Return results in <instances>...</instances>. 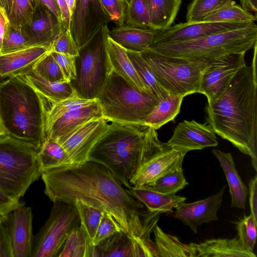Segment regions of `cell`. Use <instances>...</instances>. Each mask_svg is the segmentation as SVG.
Returning <instances> with one entry per match:
<instances>
[{"instance_id":"obj_1","label":"cell","mask_w":257,"mask_h":257,"mask_svg":"<svg viewBox=\"0 0 257 257\" xmlns=\"http://www.w3.org/2000/svg\"><path fill=\"white\" fill-rule=\"evenodd\" d=\"M44 193L53 202L73 205L77 201L109 214L121 229L130 235L151 240L157 223L143 211L144 205L124 189L103 164L90 160L75 165L43 171Z\"/></svg>"},{"instance_id":"obj_2","label":"cell","mask_w":257,"mask_h":257,"mask_svg":"<svg viewBox=\"0 0 257 257\" xmlns=\"http://www.w3.org/2000/svg\"><path fill=\"white\" fill-rule=\"evenodd\" d=\"M257 43L251 65H244L227 88L205 107L207 122L215 134L250 157L257 171Z\"/></svg>"},{"instance_id":"obj_3","label":"cell","mask_w":257,"mask_h":257,"mask_svg":"<svg viewBox=\"0 0 257 257\" xmlns=\"http://www.w3.org/2000/svg\"><path fill=\"white\" fill-rule=\"evenodd\" d=\"M144 123L111 121L91 149L88 159L106 167L127 188L140 169L171 147Z\"/></svg>"},{"instance_id":"obj_4","label":"cell","mask_w":257,"mask_h":257,"mask_svg":"<svg viewBox=\"0 0 257 257\" xmlns=\"http://www.w3.org/2000/svg\"><path fill=\"white\" fill-rule=\"evenodd\" d=\"M0 117L6 135L39 150L46 138L43 99L22 75L0 82Z\"/></svg>"},{"instance_id":"obj_5","label":"cell","mask_w":257,"mask_h":257,"mask_svg":"<svg viewBox=\"0 0 257 257\" xmlns=\"http://www.w3.org/2000/svg\"><path fill=\"white\" fill-rule=\"evenodd\" d=\"M257 43L255 22L234 30L181 42L152 45L149 49L174 57L214 60L234 53H245Z\"/></svg>"},{"instance_id":"obj_6","label":"cell","mask_w":257,"mask_h":257,"mask_svg":"<svg viewBox=\"0 0 257 257\" xmlns=\"http://www.w3.org/2000/svg\"><path fill=\"white\" fill-rule=\"evenodd\" d=\"M97 99L107 121L143 123L160 101L112 69Z\"/></svg>"},{"instance_id":"obj_7","label":"cell","mask_w":257,"mask_h":257,"mask_svg":"<svg viewBox=\"0 0 257 257\" xmlns=\"http://www.w3.org/2000/svg\"><path fill=\"white\" fill-rule=\"evenodd\" d=\"M37 151L30 145L8 135H0V188L20 200L41 176Z\"/></svg>"},{"instance_id":"obj_8","label":"cell","mask_w":257,"mask_h":257,"mask_svg":"<svg viewBox=\"0 0 257 257\" xmlns=\"http://www.w3.org/2000/svg\"><path fill=\"white\" fill-rule=\"evenodd\" d=\"M109 29L103 26L76 57V76L70 82L81 97L97 99L112 70L107 49Z\"/></svg>"},{"instance_id":"obj_9","label":"cell","mask_w":257,"mask_h":257,"mask_svg":"<svg viewBox=\"0 0 257 257\" xmlns=\"http://www.w3.org/2000/svg\"><path fill=\"white\" fill-rule=\"evenodd\" d=\"M141 53L161 86L170 94L184 97L199 93L201 75L213 60L168 56L149 49Z\"/></svg>"},{"instance_id":"obj_10","label":"cell","mask_w":257,"mask_h":257,"mask_svg":"<svg viewBox=\"0 0 257 257\" xmlns=\"http://www.w3.org/2000/svg\"><path fill=\"white\" fill-rule=\"evenodd\" d=\"M53 203L48 219L33 237L32 257H57L70 232L80 223L74 205Z\"/></svg>"},{"instance_id":"obj_11","label":"cell","mask_w":257,"mask_h":257,"mask_svg":"<svg viewBox=\"0 0 257 257\" xmlns=\"http://www.w3.org/2000/svg\"><path fill=\"white\" fill-rule=\"evenodd\" d=\"M245 53L225 55L213 60L204 70L199 93L205 95L207 102L219 97L237 72L246 65Z\"/></svg>"},{"instance_id":"obj_12","label":"cell","mask_w":257,"mask_h":257,"mask_svg":"<svg viewBox=\"0 0 257 257\" xmlns=\"http://www.w3.org/2000/svg\"><path fill=\"white\" fill-rule=\"evenodd\" d=\"M109 21L99 0H76L70 31L79 50Z\"/></svg>"},{"instance_id":"obj_13","label":"cell","mask_w":257,"mask_h":257,"mask_svg":"<svg viewBox=\"0 0 257 257\" xmlns=\"http://www.w3.org/2000/svg\"><path fill=\"white\" fill-rule=\"evenodd\" d=\"M107 121L103 117L94 118L57 140L68 153L73 165L88 160L91 149L108 128Z\"/></svg>"},{"instance_id":"obj_14","label":"cell","mask_w":257,"mask_h":257,"mask_svg":"<svg viewBox=\"0 0 257 257\" xmlns=\"http://www.w3.org/2000/svg\"><path fill=\"white\" fill-rule=\"evenodd\" d=\"M252 23L207 22L202 20L196 22L181 23L159 31L153 45L196 39L245 27Z\"/></svg>"},{"instance_id":"obj_15","label":"cell","mask_w":257,"mask_h":257,"mask_svg":"<svg viewBox=\"0 0 257 257\" xmlns=\"http://www.w3.org/2000/svg\"><path fill=\"white\" fill-rule=\"evenodd\" d=\"M158 257L154 243L118 231L94 246L93 257Z\"/></svg>"},{"instance_id":"obj_16","label":"cell","mask_w":257,"mask_h":257,"mask_svg":"<svg viewBox=\"0 0 257 257\" xmlns=\"http://www.w3.org/2000/svg\"><path fill=\"white\" fill-rule=\"evenodd\" d=\"M167 143L172 148L186 153L218 145L215 132L207 123L184 120L175 127Z\"/></svg>"},{"instance_id":"obj_17","label":"cell","mask_w":257,"mask_h":257,"mask_svg":"<svg viewBox=\"0 0 257 257\" xmlns=\"http://www.w3.org/2000/svg\"><path fill=\"white\" fill-rule=\"evenodd\" d=\"M10 233L13 257H32L33 213L25 204L8 213L5 220Z\"/></svg>"},{"instance_id":"obj_18","label":"cell","mask_w":257,"mask_h":257,"mask_svg":"<svg viewBox=\"0 0 257 257\" xmlns=\"http://www.w3.org/2000/svg\"><path fill=\"white\" fill-rule=\"evenodd\" d=\"M225 188L223 186L217 193L203 200L180 203L175 208V217L197 233L200 225L218 220L217 212L221 206Z\"/></svg>"},{"instance_id":"obj_19","label":"cell","mask_w":257,"mask_h":257,"mask_svg":"<svg viewBox=\"0 0 257 257\" xmlns=\"http://www.w3.org/2000/svg\"><path fill=\"white\" fill-rule=\"evenodd\" d=\"M23 27L33 47L49 49L63 29L61 20L39 0L31 22Z\"/></svg>"},{"instance_id":"obj_20","label":"cell","mask_w":257,"mask_h":257,"mask_svg":"<svg viewBox=\"0 0 257 257\" xmlns=\"http://www.w3.org/2000/svg\"><path fill=\"white\" fill-rule=\"evenodd\" d=\"M186 153L170 148L147 163L132 180L131 186H145L164 174L182 168Z\"/></svg>"},{"instance_id":"obj_21","label":"cell","mask_w":257,"mask_h":257,"mask_svg":"<svg viewBox=\"0 0 257 257\" xmlns=\"http://www.w3.org/2000/svg\"><path fill=\"white\" fill-rule=\"evenodd\" d=\"M49 52L48 48L37 46L0 54V82L26 74Z\"/></svg>"},{"instance_id":"obj_22","label":"cell","mask_w":257,"mask_h":257,"mask_svg":"<svg viewBox=\"0 0 257 257\" xmlns=\"http://www.w3.org/2000/svg\"><path fill=\"white\" fill-rule=\"evenodd\" d=\"M103 117L97 99L88 106L68 111L45 128L46 138L56 140L94 118Z\"/></svg>"},{"instance_id":"obj_23","label":"cell","mask_w":257,"mask_h":257,"mask_svg":"<svg viewBox=\"0 0 257 257\" xmlns=\"http://www.w3.org/2000/svg\"><path fill=\"white\" fill-rule=\"evenodd\" d=\"M159 31L124 24L108 31V36L126 50L142 52L153 44Z\"/></svg>"},{"instance_id":"obj_24","label":"cell","mask_w":257,"mask_h":257,"mask_svg":"<svg viewBox=\"0 0 257 257\" xmlns=\"http://www.w3.org/2000/svg\"><path fill=\"white\" fill-rule=\"evenodd\" d=\"M194 257H255L242 246L237 237L233 238H213L199 243L189 244Z\"/></svg>"},{"instance_id":"obj_25","label":"cell","mask_w":257,"mask_h":257,"mask_svg":"<svg viewBox=\"0 0 257 257\" xmlns=\"http://www.w3.org/2000/svg\"><path fill=\"white\" fill-rule=\"evenodd\" d=\"M127 190L145 205L149 212L153 213H172L173 208L186 200L185 197L174 193H162L146 186H132Z\"/></svg>"},{"instance_id":"obj_26","label":"cell","mask_w":257,"mask_h":257,"mask_svg":"<svg viewBox=\"0 0 257 257\" xmlns=\"http://www.w3.org/2000/svg\"><path fill=\"white\" fill-rule=\"evenodd\" d=\"M211 151L218 160L225 175L231 196V207L244 209L248 190L238 173L232 155L230 153L216 149Z\"/></svg>"},{"instance_id":"obj_27","label":"cell","mask_w":257,"mask_h":257,"mask_svg":"<svg viewBox=\"0 0 257 257\" xmlns=\"http://www.w3.org/2000/svg\"><path fill=\"white\" fill-rule=\"evenodd\" d=\"M107 49L112 69L135 87L151 93L136 71L126 50L110 39L108 34Z\"/></svg>"},{"instance_id":"obj_28","label":"cell","mask_w":257,"mask_h":257,"mask_svg":"<svg viewBox=\"0 0 257 257\" xmlns=\"http://www.w3.org/2000/svg\"><path fill=\"white\" fill-rule=\"evenodd\" d=\"M151 29L161 31L172 26L182 0H146Z\"/></svg>"},{"instance_id":"obj_29","label":"cell","mask_w":257,"mask_h":257,"mask_svg":"<svg viewBox=\"0 0 257 257\" xmlns=\"http://www.w3.org/2000/svg\"><path fill=\"white\" fill-rule=\"evenodd\" d=\"M22 76L38 93L52 101L63 100L75 92L70 82L50 81L33 69Z\"/></svg>"},{"instance_id":"obj_30","label":"cell","mask_w":257,"mask_h":257,"mask_svg":"<svg viewBox=\"0 0 257 257\" xmlns=\"http://www.w3.org/2000/svg\"><path fill=\"white\" fill-rule=\"evenodd\" d=\"M37 157L42 171L73 165L63 146L52 138H45L37 151Z\"/></svg>"},{"instance_id":"obj_31","label":"cell","mask_w":257,"mask_h":257,"mask_svg":"<svg viewBox=\"0 0 257 257\" xmlns=\"http://www.w3.org/2000/svg\"><path fill=\"white\" fill-rule=\"evenodd\" d=\"M153 231L158 257H194L193 251L189 244L183 243L176 236L165 233L157 223Z\"/></svg>"},{"instance_id":"obj_32","label":"cell","mask_w":257,"mask_h":257,"mask_svg":"<svg viewBox=\"0 0 257 257\" xmlns=\"http://www.w3.org/2000/svg\"><path fill=\"white\" fill-rule=\"evenodd\" d=\"M94 246L80 224L69 233L57 257H93Z\"/></svg>"},{"instance_id":"obj_33","label":"cell","mask_w":257,"mask_h":257,"mask_svg":"<svg viewBox=\"0 0 257 257\" xmlns=\"http://www.w3.org/2000/svg\"><path fill=\"white\" fill-rule=\"evenodd\" d=\"M42 97L45 110V130L67 112L88 106L97 100L82 98L76 92L58 101H52L42 96Z\"/></svg>"},{"instance_id":"obj_34","label":"cell","mask_w":257,"mask_h":257,"mask_svg":"<svg viewBox=\"0 0 257 257\" xmlns=\"http://www.w3.org/2000/svg\"><path fill=\"white\" fill-rule=\"evenodd\" d=\"M184 97L170 94L160 101L153 110L145 118L143 123L157 130L172 121L180 111Z\"/></svg>"},{"instance_id":"obj_35","label":"cell","mask_w":257,"mask_h":257,"mask_svg":"<svg viewBox=\"0 0 257 257\" xmlns=\"http://www.w3.org/2000/svg\"><path fill=\"white\" fill-rule=\"evenodd\" d=\"M202 20L252 23L256 21V16L236 4L233 0H225L219 6L204 17Z\"/></svg>"},{"instance_id":"obj_36","label":"cell","mask_w":257,"mask_h":257,"mask_svg":"<svg viewBox=\"0 0 257 257\" xmlns=\"http://www.w3.org/2000/svg\"><path fill=\"white\" fill-rule=\"evenodd\" d=\"M126 51L136 71L150 92L160 101L166 98L169 93L159 84L141 52Z\"/></svg>"},{"instance_id":"obj_37","label":"cell","mask_w":257,"mask_h":257,"mask_svg":"<svg viewBox=\"0 0 257 257\" xmlns=\"http://www.w3.org/2000/svg\"><path fill=\"white\" fill-rule=\"evenodd\" d=\"M31 47L33 46L23 27L14 25L8 22L3 36L1 53L6 54Z\"/></svg>"},{"instance_id":"obj_38","label":"cell","mask_w":257,"mask_h":257,"mask_svg":"<svg viewBox=\"0 0 257 257\" xmlns=\"http://www.w3.org/2000/svg\"><path fill=\"white\" fill-rule=\"evenodd\" d=\"M188 184L182 168L164 174L144 186L164 194H176Z\"/></svg>"},{"instance_id":"obj_39","label":"cell","mask_w":257,"mask_h":257,"mask_svg":"<svg viewBox=\"0 0 257 257\" xmlns=\"http://www.w3.org/2000/svg\"><path fill=\"white\" fill-rule=\"evenodd\" d=\"M73 205L77 209L80 224L84 227L92 242L103 211L79 201L75 202Z\"/></svg>"},{"instance_id":"obj_40","label":"cell","mask_w":257,"mask_h":257,"mask_svg":"<svg viewBox=\"0 0 257 257\" xmlns=\"http://www.w3.org/2000/svg\"><path fill=\"white\" fill-rule=\"evenodd\" d=\"M38 0H13L11 12L8 16L12 25L24 26L31 21Z\"/></svg>"},{"instance_id":"obj_41","label":"cell","mask_w":257,"mask_h":257,"mask_svg":"<svg viewBox=\"0 0 257 257\" xmlns=\"http://www.w3.org/2000/svg\"><path fill=\"white\" fill-rule=\"evenodd\" d=\"M234 223L238 233L237 237L242 246L247 250L253 252L256 238L257 222L250 214L248 216L244 215Z\"/></svg>"},{"instance_id":"obj_42","label":"cell","mask_w":257,"mask_h":257,"mask_svg":"<svg viewBox=\"0 0 257 257\" xmlns=\"http://www.w3.org/2000/svg\"><path fill=\"white\" fill-rule=\"evenodd\" d=\"M126 25L150 28L146 0H131L126 7Z\"/></svg>"},{"instance_id":"obj_43","label":"cell","mask_w":257,"mask_h":257,"mask_svg":"<svg viewBox=\"0 0 257 257\" xmlns=\"http://www.w3.org/2000/svg\"><path fill=\"white\" fill-rule=\"evenodd\" d=\"M33 70L43 78L50 81L67 82L65 80L59 65L50 52L36 63Z\"/></svg>"},{"instance_id":"obj_44","label":"cell","mask_w":257,"mask_h":257,"mask_svg":"<svg viewBox=\"0 0 257 257\" xmlns=\"http://www.w3.org/2000/svg\"><path fill=\"white\" fill-rule=\"evenodd\" d=\"M225 0H192L187 7V22L202 21L203 18L219 6Z\"/></svg>"},{"instance_id":"obj_45","label":"cell","mask_w":257,"mask_h":257,"mask_svg":"<svg viewBox=\"0 0 257 257\" xmlns=\"http://www.w3.org/2000/svg\"><path fill=\"white\" fill-rule=\"evenodd\" d=\"M50 51L75 57L78 56L79 48L70 29H63L53 42Z\"/></svg>"},{"instance_id":"obj_46","label":"cell","mask_w":257,"mask_h":257,"mask_svg":"<svg viewBox=\"0 0 257 257\" xmlns=\"http://www.w3.org/2000/svg\"><path fill=\"white\" fill-rule=\"evenodd\" d=\"M110 21L118 26L125 24L126 5L123 0H99Z\"/></svg>"},{"instance_id":"obj_47","label":"cell","mask_w":257,"mask_h":257,"mask_svg":"<svg viewBox=\"0 0 257 257\" xmlns=\"http://www.w3.org/2000/svg\"><path fill=\"white\" fill-rule=\"evenodd\" d=\"M120 230H122L113 218L108 213L103 212L92 240V245H96L101 241Z\"/></svg>"},{"instance_id":"obj_48","label":"cell","mask_w":257,"mask_h":257,"mask_svg":"<svg viewBox=\"0 0 257 257\" xmlns=\"http://www.w3.org/2000/svg\"><path fill=\"white\" fill-rule=\"evenodd\" d=\"M59 65L65 80L70 82L76 76L75 56L69 54L50 52Z\"/></svg>"},{"instance_id":"obj_49","label":"cell","mask_w":257,"mask_h":257,"mask_svg":"<svg viewBox=\"0 0 257 257\" xmlns=\"http://www.w3.org/2000/svg\"><path fill=\"white\" fill-rule=\"evenodd\" d=\"M5 220L0 223V257H13L10 233Z\"/></svg>"},{"instance_id":"obj_50","label":"cell","mask_w":257,"mask_h":257,"mask_svg":"<svg viewBox=\"0 0 257 257\" xmlns=\"http://www.w3.org/2000/svg\"><path fill=\"white\" fill-rule=\"evenodd\" d=\"M20 200H16L0 188V215H6L15 209L24 205Z\"/></svg>"},{"instance_id":"obj_51","label":"cell","mask_w":257,"mask_h":257,"mask_svg":"<svg viewBox=\"0 0 257 257\" xmlns=\"http://www.w3.org/2000/svg\"><path fill=\"white\" fill-rule=\"evenodd\" d=\"M249 203L250 214L257 222V176L251 178L248 184Z\"/></svg>"},{"instance_id":"obj_52","label":"cell","mask_w":257,"mask_h":257,"mask_svg":"<svg viewBox=\"0 0 257 257\" xmlns=\"http://www.w3.org/2000/svg\"><path fill=\"white\" fill-rule=\"evenodd\" d=\"M61 18L63 29H70L71 15L66 0H56Z\"/></svg>"},{"instance_id":"obj_53","label":"cell","mask_w":257,"mask_h":257,"mask_svg":"<svg viewBox=\"0 0 257 257\" xmlns=\"http://www.w3.org/2000/svg\"><path fill=\"white\" fill-rule=\"evenodd\" d=\"M9 22L8 16L5 10L0 7V54L3 36L7 25Z\"/></svg>"},{"instance_id":"obj_54","label":"cell","mask_w":257,"mask_h":257,"mask_svg":"<svg viewBox=\"0 0 257 257\" xmlns=\"http://www.w3.org/2000/svg\"><path fill=\"white\" fill-rule=\"evenodd\" d=\"M39 1L46 6L57 18L61 20L60 13L56 0H39Z\"/></svg>"},{"instance_id":"obj_55","label":"cell","mask_w":257,"mask_h":257,"mask_svg":"<svg viewBox=\"0 0 257 257\" xmlns=\"http://www.w3.org/2000/svg\"><path fill=\"white\" fill-rule=\"evenodd\" d=\"M240 6L249 12H253L256 15L257 0H239Z\"/></svg>"},{"instance_id":"obj_56","label":"cell","mask_w":257,"mask_h":257,"mask_svg":"<svg viewBox=\"0 0 257 257\" xmlns=\"http://www.w3.org/2000/svg\"><path fill=\"white\" fill-rule=\"evenodd\" d=\"M13 0H0V7L6 12L7 16L10 14Z\"/></svg>"},{"instance_id":"obj_57","label":"cell","mask_w":257,"mask_h":257,"mask_svg":"<svg viewBox=\"0 0 257 257\" xmlns=\"http://www.w3.org/2000/svg\"><path fill=\"white\" fill-rule=\"evenodd\" d=\"M66 2L70 12L71 15H72L74 9L76 0H66Z\"/></svg>"},{"instance_id":"obj_58","label":"cell","mask_w":257,"mask_h":257,"mask_svg":"<svg viewBox=\"0 0 257 257\" xmlns=\"http://www.w3.org/2000/svg\"><path fill=\"white\" fill-rule=\"evenodd\" d=\"M6 135V134H5V131L4 130V128H3L2 123L1 117H0V135Z\"/></svg>"},{"instance_id":"obj_59","label":"cell","mask_w":257,"mask_h":257,"mask_svg":"<svg viewBox=\"0 0 257 257\" xmlns=\"http://www.w3.org/2000/svg\"><path fill=\"white\" fill-rule=\"evenodd\" d=\"M6 215H0V223H2L6 218Z\"/></svg>"},{"instance_id":"obj_60","label":"cell","mask_w":257,"mask_h":257,"mask_svg":"<svg viewBox=\"0 0 257 257\" xmlns=\"http://www.w3.org/2000/svg\"><path fill=\"white\" fill-rule=\"evenodd\" d=\"M125 3L126 7L129 5L131 0H123Z\"/></svg>"},{"instance_id":"obj_61","label":"cell","mask_w":257,"mask_h":257,"mask_svg":"<svg viewBox=\"0 0 257 257\" xmlns=\"http://www.w3.org/2000/svg\"><path fill=\"white\" fill-rule=\"evenodd\" d=\"M192 1V0H191Z\"/></svg>"}]
</instances>
